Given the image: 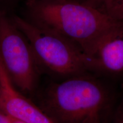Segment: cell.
<instances>
[{"label": "cell", "instance_id": "1", "mask_svg": "<svg viewBox=\"0 0 123 123\" xmlns=\"http://www.w3.org/2000/svg\"><path fill=\"white\" fill-rule=\"evenodd\" d=\"M33 24L62 35L91 55L123 22L75 0H26Z\"/></svg>", "mask_w": 123, "mask_h": 123}, {"label": "cell", "instance_id": "2", "mask_svg": "<svg viewBox=\"0 0 123 123\" xmlns=\"http://www.w3.org/2000/svg\"><path fill=\"white\" fill-rule=\"evenodd\" d=\"M108 99L104 86L85 74L49 86L39 107L53 123H84L100 113Z\"/></svg>", "mask_w": 123, "mask_h": 123}, {"label": "cell", "instance_id": "3", "mask_svg": "<svg viewBox=\"0 0 123 123\" xmlns=\"http://www.w3.org/2000/svg\"><path fill=\"white\" fill-rule=\"evenodd\" d=\"M12 19L30 42L41 73L63 80L87 74V56L75 43L28 19L17 15Z\"/></svg>", "mask_w": 123, "mask_h": 123}, {"label": "cell", "instance_id": "4", "mask_svg": "<svg viewBox=\"0 0 123 123\" xmlns=\"http://www.w3.org/2000/svg\"><path fill=\"white\" fill-rule=\"evenodd\" d=\"M0 59L21 93L26 96L35 92L41 73L33 49L25 35L1 7Z\"/></svg>", "mask_w": 123, "mask_h": 123}, {"label": "cell", "instance_id": "5", "mask_svg": "<svg viewBox=\"0 0 123 123\" xmlns=\"http://www.w3.org/2000/svg\"><path fill=\"white\" fill-rule=\"evenodd\" d=\"M0 112L25 123H53L13 83L0 59Z\"/></svg>", "mask_w": 123, "mask_h": 123}, {"label": "cell", "instance_id": "6", "mask_svg": "<svg viewBox=\"0 0 123 123\" xmlns=\"http://www.w3.org/2000/svg\"><path fill=\"white\" fill-rule=\"evenodd\" d=\"M87 58L88 70L112 74L123 72V27L104 39Z\"/></svg>", "mask_w": 123, "mask_h": 123}, {"label": "cell", "instance_id": "7", "mask_svg": "<svg viewBox=\"0 0 123 123\" xmlns=\"http://www.w3.org/2000/svg\"><path fill=\"white\" fill-rule=\"evenodd\" d=\"M77 2L90 7L108 15L114 0H75Z\"/></svg>", "mask_w": 123, "mask_h": 123}, {"label": "cell", "instance_id": "8", "mask_svg": "<svg viewBox=\"0 0 123 123\" xmlns=\"http://www.w3.org/2000/svg\"><path fill=\"white\" fill-rule=\"evenodd\" d=\"M111 17L123 22V0H114L108 13Z\"/></svg>", "mask_w": 123, "mask_h": 123}, {"label": "cell", "instance_id": "9", "mask_svg": "<svg viewBox=\"0 0 123 123\" xmlns=\"http://www.w3.org/2000/svg\"><path fill=\"white\" fill-rule=\"evenodd\" d=\"M113 123H123V98L117 110Z\"/></svg>", "mask_w": 123, "mask_h": 123}, {"label": "cell", "instance_id": "10", "mask_svg": "<svg viewBox=\"0 0 123 123\" xmlns=\"http://www.w3.org/2000/svg\"><path fill=\"white\" fill-rule=\"evenodd\" d=\"M100 112H96L93 113L88 117L84 123H100Z\"/></svg>", "mask_w": 123, "mask_h": 123}, {"label": "cell", "instance_id": "11", "mask_svg": "<svg viewBox=\"0 0 123 123\" xmlns=\"http://www.w3.org/2000/svg\"><path fill=\"white\" fill-rule=\"evenodd\" d=\"M0 123H10L9 116L0 112Z\"/></svg>", "mask_w": 123, "mask_h": 123}, {"label": "cell", "instance_id": "12", "mask_svg": "<svg viewBox=\"0 0 123 123\" xmlns=\"http://www.w3.org/2000/svg\"><path fill=\"white\" fill-rule=\"evenodd\" d=\"M9 119H10V123H25L24 122H22V121L14 119V118L12 117L9 116Z\"/></svg>", "mask_w": 123, "mask_h": 123}, {"label": "cell", "instance_id": "13", "mask_svg": "<svg viewBox=\"0 0 123 123\" xmlns=\"http://www.w3.org/2000/svg\"><path fill=\"white\" fill-rule=\"evenodd\" d=\"M5 1V0H0V2H1V1Z\"/></svg>", "mask_w": 123, "mask_h": 123}]
</instances>
